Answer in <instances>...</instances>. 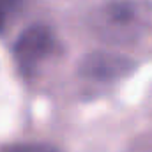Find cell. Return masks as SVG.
Masks as SVG:
<instances>
[{
  "mask_svg": "<svg viewBox=\"0 0 152 152\" xmlns=\"http://www.w3.org/2000/svg\"><path fill=\"white\" fill-rule=\"evenodd\" d=\"M90 28L113 46L138 42L152 28V7L143 0H108L92 12Z\"/></svg>",
  "mask_w": 152,
  "mask_h": 152,
  "instance_id": "cell-1",
  "label": "cell"
},
{
  "mask_svg": "<svg viewBox=\"0 0 152 152\" xmlns=\"http://www.w3.org/2000/svg\"><path fill=\"white\" fill-rule=\"evenodd\" d=\"M57 39L50 27L30 25L25 28L14 42L12 55L23 75L30 76L37 73L39 67L55 53Z\"/></svg>",
  "mask_w": 152,
  "mask_h": 152,
  "instance_id": "cell-2",
  "label": "cell"
},
{
  "mask_svg": "<svg viewBox=\"0 0 152 152\" xmlns=\"http://www.w3.org/2000/svg\"><path fill=\"white\" fill-rule=\"evenodd\" d=\"M133 67V60L115 51H94L80 64V75L96 83H113L126 76Z\"/></svg>",
  "mask_w": 152,
  "mask_h": 152,
  "instance_id": "cell-3",
  "label": "cell"
},
{
  "mask_svg": "<svg viewBox=\"0 0 152 152\" xmlns=\"http://www.w3.org/2000/svg\"><path fill=\"white\" fill-rule=\"evenodd\" d=\"M25 0H0V34L18 18Z\"/></svg>",
  "mask_w": 152,
  "mask_h": 152,
  "instance_id": "cell-4",
  "label": "cell"
},
{
  "mask_svg": "<svg viewBox=\"0 0 152 152\" xmlns=\"http://www.w3.org/2000/svg\"><path fill=\"white\" fill-rule=\"evenodd\" d=\"M0 152H60L58 149L46 145V143H12L4 147Z\"/></svg>",
  "mask_w": 152,
  "mask_h": 152,
  "instance_id": "cell-5",
  "label": "cell"
}]
</instances>
